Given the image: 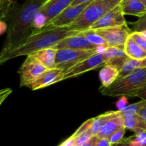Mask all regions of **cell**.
Instances as JSON below:
<instances>
[{"instance_id": "6da1fadb", "label": "cell", "mask_w": 146, "mask_h": 146, "mask_svg": "<svg viewBox=\"0 0 146 146\" xmlns=\"http://www.w3.org/2000/svg\"><path fill=\"white\" fill-rule=\"evenodd\" d=\"M46 0H25L24 4L14 5L3 21L8 24L5 42L1 52L14 48L33 33V20Z\"/></svg>"}, {"instance_id": "7a4b0ae2", "label": "cell", "mask_w": 146, "mask_h": 146, "mask_svg": "<svg viewBox=\"0 0 146 146\" xmlns=\"http://www.w3.org/2000/svg\"><path fill=\"white\" fill-rule=\"evenodd\" d=\"M79 31H73L68 27L52 28L46 27L30 34L24 42L14 48L0 53V64L20 56H27L44 49L53 47L60 40Z\"/></svg>"}, {"instance_id": "3957f363", "label": "cell", "mask_w": 146, "mask_h": 146, "mask_svg": "<svg viewBox=\"0 0 146 146\" xmlns=\"http://www.w3.org/2000/svg\"><path fill=\"white\" fill-rule=\"evenodd\" d=\"M146 86V67L135 70L123 78L117 80L107 88H100L103 95L120 97H136Z\"/></svg>"}, {"instance_id": "277c9868", "label": "cell", "mask_w": 146, "mask_h": 146, "mask_svg": "<svg viewBox=\"0 0 146 146\" xmlns=\"http://www.w3.org/2000/svg\"><path fill=\"white\" fill-rule=\"evenodd\" d=\"M120 4V2H103L95 0L91 2L78 18L68 27L73 31H81L88 29L108 11Z\"/></svg>"}, {"instance_id": "5b68a950", "label": "cell", "mask_w": 146, "mask_h": 146, "mask_svg": "<svg viewBox=\"0 0 146 146\" xmlns=\"http://www.w3.org/2000/svg\"><path fill=\"white\" fill-rule=\"evenodd\" d=\"M94 54H96L95 50H58L56 56L55 68L60 69L66 72Z\"/></svg>"}, {"instance_id": "8992f818", "label": "cell", "mask_w": 146, "mask_h": 146, "mask_svg": "<svg viewBox=\"0 0 146 146\" xmlns=\"http://www.w3.org/2000/svg\"><path fill=\"white\" fill-rule=\"evenodd\" d=\"M46 70L48 69L34 56L31 54L27 55L18 70L20 77V87H27Z\"/></svg>"}, {"instance_id": "52a82bcc", "label": "cell", "mask_w": 146, "mask_h": 146, "mask_svg": "<svg viewBox=\"0 0 146 146\" xmlns=\"http://www.w3.org/2000/svg\"><path fill=\"white\" fill-rule=\"evenodd\" d=\"M94 30L104 39L108 47L124 45L133 32L127 24Z\"/></svg>"}, {"instance_id": "ba28073f", "label": "cell", "mask_w": 146, "mask_h": 146, "mask_svg": "<svg viewBox=\"0 0 146 146\" xmlns=\"http://www.w3.org/2000/svg\"><path fill=\"white\" fill-rule=\"evenodd\" d=\"M106 64V62L104 60V56L96 53L64 72V80L76 77L91 70H96L98 67H103Z\"/></svg>"}, {"instance_id": "9c48e42d", "label": "cell", "mask_w": 146, "mask_h": 146, "mask_svg": "<svg viewBox=\"0 0 146 146\" xmlns=\"http://www.w3.org/2000/svg\"><path fill=\"white\" fill-rule=\"evenodd\" d=\"M91 2L84 3L78 5H71L65 10L60 13L58 16L53 19L48 23L46 27L52 28H64L71 25L78 16L84 11V10L91 4Z\"/></svg>"}, {"instance_id": "30bf717a", "label": "cell", "mask_w": 146, "mask_h": 146, "mask_svg": "<svg viewBox=\"0 0 146 146\" xmlns=\"http://www.w3.org/2000/svg\"><path fill=\"white\" fill-rule=\"evenodd\" d=\"M127 24L125 19V14L123 12L121 5L118 4L113 9L104 14L98 21L93 24L90 29H98L107 28V27H118V26Z\"/></svg>"}, {"instance_id": "8fae6325", "label": "cell", "mask_w": 146, "mask_h": 146, "mask_svg": "<svg viewBox=\"0 0 146 146\" xmlns=\"http://www.w3.org/2000/svg\"><path fill=\"white\" fill-rule=\"evenodd\" d=\"M97 46L86 40L80 32H77L72 35L68 36L60 40L53 48L55 50H64V49H71V50H95Z\"/></svg>"}, {"instance_id": "7c38bea8", "label": "cell", "mask_w": 146, "mask_h": 146, "mask_svg": "<svg viewBox=\"0 0 146 146\" xmlns=\"http://www.w3.org/2000/svg\"><path fill=\"white\" fill-rule=\"evenodd\" d=\"M64 72L58 68L48 69L27 87L32 90H38L64 80Z\"/></svg>"}, {"instance_id": "4fadbf2b", "label": "cell", "mask_w": 146, "mask_h": 146, "mask_svg": "<svg viewBox=\"0 0 146 146\" xmlns=\"http://www.w3.org/2000/svg\"><path fill=\"white\" fill-rule=\"evenodd\" d=\"M75 0H46L45 3L39 9V11L46 16L50 22L60 13L68 8Z\"/></svg>"}, {"instance_id": "5bb4252c", "label": "cell", "mask_w": 146, "mask_h": 146, "mask_svg": "<svg viewBox=\"0 0 146 146\" xmlns=\"http://www.w3.org/2000/svg\"><path fill=\"white\" fill-rule=\"evenodd\" d=\"M125 15L141 17L146 14V7L141 0H122L120 3Z\"/></svg>"}, {"instance_id": "9a60e30c", "label": "cell", "mask_w": 146, "mask_h": 146, "mask_svg": "<svg viewBox=\"0 0 146 146\" xmlns=\"http://www.w3.org/2000/svg\"><path fill=\"white\" fill-rule=\"evenodd\" d=\"M123 127H124L123 115L121 111V113L119 115L110 119L106 123V124L101 129L99 133L97 134V136L99 139L108 138L114 132Z\"/></svg>"}, {"instance_id": "2e32d148", "label": "cell", "mask_w": 146, "mask_h": 146, "mask_svg": "<svg viewBox=\"0 0 146 146\" xmlns=\"http://www.w3.org/2000/svg\"><path fill=\"white\" fill-rule=\"evenodd\" d=\"M120 70L111 64H106L99 72V79L101 82V88H107L118 78Z\"/></svg>"}, {"instance_id": "e0dca14e", "label": "cell", "mask_w": 146, "mask_h": 146, "mask_svg": "<svg viewBox=\"0 0 146 146\" xmlns=\"http://www.w3.org/2000/svg\"><path fill=\"white\" fill-rule=\"evenodd\" d=\"M57 50L53 47L44 49L31 54L47 69L55 68Z\"/></svg>"}, {"instance_id": "ac0fdd59", "label": "cell", "mask_w": 146, "mask_h": 146, "mask_svg": "<svg viewBox=\"0 0 146 146\" xmlns=\"http://www.w3.org/2000/svg\"><path fill=\"white\" fill-rule=\"evenodd\" d=\"M123 125L125 128L132 130L135 133L145 131L146 130V123L138 114L123 115Z\"/></svg>"}, {"instance_id": "d6986e66", "label": "cell", "mask_w": 146, "mask_h": 146, "mask_svg": "<svg viewBox=\"0 0 146 146\" xmlns=\"http://www.w3.org/2000/svg\"><path fill=\"white\" fill-rule=\"evenodd\" d=\"M124 50L129 58L134 60H143L146 58V51L138 45L130 36L124 44Z\"/></svg>"}, {"instance_id": "ffe728a7", "label": "cell", "mask_w": 146, "mask_h": 146, "mask_svg": "<svg viewBox=\"0 0 146 146\" xmlns=\"http://www.w3.org/2000/svg\"><path fill=\"white\" fill-rule=\"evenodd\" d=\"M144 67H146V58L143 60H134L128 57L120 71L118 80L126 77L135 70Z\"/></svg>"}, {"instance_id": "44dd1931", "label": "cell", "mask_w": 146, "mask_h": 146, "mask_svg": "<svg viewBox=\"0 0 146 146\" xmlns=\"http://www.w3.org/2000/svg\"><path fill=\"white\" fill-rule=\"evenodd\" d=\"M121 113L120 110H116V111H108L107 113L101 114L100 115L97 116L96 117H94V123H93L92 126H91V133H92L93 136L97 135L101 129L102 128L103 126L106 124L107 121L110 120V119L113 118L115 116L118 115Z\"/></svg>"}, {"instance_id": "7402d4cb", "label": "cell", "mask_w": 146, "mask_h": 146, "mask_svg": "<svg viewBox=\"0 0 146 146\" xmlns=\"http://www.w3.org/2000/svg\"><path fill=\"white\" fill-rule=\"evenodd\" d=\"M103 56H104L105 61L106 62V64H108V62L113 61V60L125 57L127 55L125 52V50H124V45H121L108 47L106 52Z\"/></svg>"}, {"instance_id": "603a6c76", "label": "cell", "mask_w": 146, "mask_h": 146, "mask_svg": "<svg viewBox=\"0 0 146 146\" xmlns=\"http://www.w3.org/2000/svg\"><path fill=\"white\" fill-rule=\"evenodd\" d=\"M79 32L88 41H89L90 42L92 43L94 45H107L104 39L101 36H100L99 34H97L95 30L92 29H88L84 30V31H79Z\"/></svg>"}, {"instance_id": "cb8c5ba5", "label": "cell", "mask_w": 146, "mask_h": 146, "mask_svg": "<svg viewBox=\"0 0 146 146\" xmlns=\"http://www.w3.org/2000/svg\"><path fill=\"white\" fill-rule=\"evenodd\" d=\"M48 21L46 16L38 11L33 20V32L41 30L48 24Z\"/></svg>"}, {"instance_id": "d4e9b609", "label": "cell", "mask_w": 146, "mask_h": 146, "mask_svg": "<svg viewBox=\"0 0 146 146\" xmlns=\"http://www.w3.org/2000/svg\"><path fill=\"white\" fill-rule=\"evenodd\" d=\"M130 146H146V132L135 133V135L127 138Z\"/></svg>"}, {"instance_id": "484cf974", "label": "cell", "mask_w": 146, "mask_h": 146, "mask_svg": "<svg viewBox=\"0 0 146 146\" xmlns=\"http://www.w3.org/2000/svg\"><path fill=\"white\" fill-rule=\"evenodd\" d=\"M16 3L12 0H0L1 20H4L9 15Z\"/></svg>"}, {"instance_id": "4316f807", "label": "cell", "mask_w": 146, "mask_h": 146, "mask_svg": "<svg viewBox=\"0 0 146 146\" xmlns=\"http://www.w3.org/2000/svg\"><path fill=\"white\" fill-rule=\"evenodd\" d=\"M125 127H123L119 128L118 130H117L116 131L114 132L109 137V140L111 141V143L113 144H115V143H119L121 142L123 139L124 138V135L125 133Z\"/></svg>"}, {"instance_id": "83f0119b", "label": "cell", "mask_w": 146, "mask_h": 146, "mask_svg": "<svg viewBox=\"0 0 146 146\" xmlns=\"http://www.w3.org/2000/svg\"><path fill=\"white\" fill-rule=\"evenodd\" d=\"M92 137L93 135L90 130L85 132V133H81L79 135L76 136V137H74L76 140V146H82L83 145L87 143Z\"/></svg>"}, {"instance_id": "f1b7e54d", "label": "cell", "mask_w": 146, "mask_h": 146, "mask_svg": "<svg viewBox=\"0 0 146 146\" xmlns=\"http://www.w3.org/2000/svg\"><path fill=\"white\" fill-rule=\"evenodd\" d=\"M130 37L137 43L139 46H141L145 51H146V38L141 34L140 31H134L131 34Z\"/></svg>"}, {"instance_id": "f546056e", "label": "cell", "mask_w": 146, "mask_h": 146, "mask_svg": "<svg viewBox=\"0 0 146 146\" xmlns=\"http://www.w3.org/2000/svg\"><path fill=\"white\" fill-rule=\"evenodd\" d=\"M143 102V100H141V101L138 102L130 104V105H128L125 110L121 111V113H122V114L123 115L129 114H138V111H139L141 106H142Z\"/></svg>"}, {"instance_id": "4dcf8cb0", "label": "cell", "mask_w": 146, "mask_h": 146, "mask_svg": "<svg viewBox=\"0 0 146 146\" xmlns=\"http://www.w3.org/2000/svg\"><path fill=\"white\" fill-rule=\"evenodd\" d=\"M94 118H90L88 119V120H87L86 121L84 122V123H83V124L81 125L78 129H77L76 131L72 135L74 136V137H76V136L79 135L81 134V133H85V132L89 130L90 129H91V126H92L93 123H94Z\"/></svg>"}, {"instance_id": "1f68e13d", "label": "cell", "mask_w": 146, "mask_h": 146, "mask_svg": "<svg viewBox=\"0 0 146 146\" xmlns=\"http://www.w3.org/2000/svg\"><path fill=\"white\" fill-rule=\"evenodd\" d=\"M133 27L135 31H141L143 29H146V14L143 17H139L138 21L133 23Z\"/></svg>"}, {"instance_id": "d6a6232c", "label": "cell", "mask_w": 146, "mask_h": 146, "mask_svg": "<svg viewBox=\"0 0 146 146\" xmlns=\"http://www.w3.org/2000/svg\"><path fill=\"white\" fill-rule=\"evenodd\" d=\"M115 106L118 108V110H120V111H123V110H125L128 106V100L127 97L122 96V97H120L115 103Z\"/></svg>"}, {"instance_id": "836d02e7", "label": "cell", "mask_w": 146, "mask_h": 146, "mask_svg": "<svg viewBox=\"0 0 146 146\" xmlns=\"http://www.w3.org/2000/svg\"><path fill=\"white\" fill-rule=\"evenodd\" d=\"M59 146H76L75 137L73 135H71V137L67 138L66 140H64L62 143H61Z\"/></svg>"}, {"instance_id": "e575fe53", "label": "cell", "mask_w": 146, "mask_h": 146, "mask_svg": "<svg viewBox=\"0 0 146 146\" xmlns=\"http://www.w3.org/2000/svg\"><path fill=\"white\" fill-rule=\"evenodd\" d=\"M138 115H139L143 119L144 121L146 123V102L143 101L141 109H140L139 111H138Z\"/></svg>"}, {"instance_id": "d590c367", "label": "cell", "mask_w": 146, "mask_h": 146, "mask_svg": "<svg viewBox=\"0 0 146 146\" xmlns=\"http://www.w3.org/2000/svg\"><path fill=\"white\" fill-rule=\"evenodd\" d=\"M99 140V138L98 137L97 135H94L88 140L87 143H86L85 144L83 145L82 146H96V145L97 143L98 142Z\"/></svg>"}, {"instance_id": "8d00e7d4", "label": "cell", "mask_w": 146, "mask_h": 146, "mask_svg": "<svg viewBox=\"0 0 146 146\" xmlns=\"http://www.w3.org/2000/svg\"><path fill=\"white\" fill-rule=\"evenodd\" d=\"M96 146H112V143L108 138L99 139Z\"/></svg>"}, {"instance_id": "74e56055", "label": "cell", "mask_w": 146, "mask_h": 146, "mask_svg": "<svg viewBox=\"0 0 146 146\" xmlns=\"http://www.w3.org/2000/svg\"><path fill=\"white\" fill-rule=\"evenodd\" d=\"M107 48H108V46L107 45H98L97 46L96 48L95 49L96 53V54H101V55H104L105 54V52H106Z\"/></svg>"}, {"instance_id": "f35d334b", "label": "cell", "mask_w": 146, "mask_h": 146, "mask_svg": "<svg viewBox=\"0 0 146 146\" xmlns=\"http://www.w3.org/2000/svg\"><path fill=\"white\" fill-rule=\"evenodd\" d=\"M7 29H8V24L6 21L1 20L0 21V33L3 34L4 32H7Z\"/></svg>"}, {"instance_id": "ab89813d", "label": "cell", "mask_w": 146, "mask_h": 146, "mask_svg": "<svg viewBox=\"0 0 146 146\" xmlns=\"http://www.w3.org/2000/svg\"><path fill=\"white\" fill-rule=\"evenodd\" d=\"M136 97L141 98V100H143V101L146 102V86L137 94Z\"/></svg>"}, {"instance_id": "60d3db41", "label": "cell", "mask_w": 146, "mask_h": 146, "mask_svg": "<svg viewBox=\"0 0 146 146\" xmlns=\"http://www.w3.org/2000/svg\"><path fill=\"white\" fill-rule=\"evenodd\" d=\"M112 146H130V145L129 143H128L127 138H123L121 142H119V143L113 144Z\"/></svg>"}, {"instance_id": "b9f144b4", "label": "cell", "mask_w": 146, "mask_h": 146, "mask_svg": "<svg viewBox=\"0 0 146 146\" xmlns=\"http://www.w3.org/2000/svg\"><path fill=\"white\" fill-rule=\"evenodd\" d=\"M94 1H95V0H75V1L72 3L71 5H78V4H84V3L93 2Z\"/></svg>"}, {"instance_id": "7bdbcfd3", "label": "cell", "mask_w": 146, "mask_h": 146, "mask_svg": "<svg viewBox=\"0 0 146 146\" xmlns=\"http://www.w3.org/2000/svg\"><path fill=\"white\" fill-rule=\"evenodd\" d=\"M97 1H103V2H115V1H117V2L121 3L122 0H97Z\"/></svg>"}, {"instance_id": "ee69618b", "label": "cell", "mask_w": 146, "mask_h": 146, "mask_svg": "<svg viewBox=\"0 0 146 146\" xmlns=\"http://www.w3.org/2000/svg\"><path fill=\"white\" fill-rule=\"evenodd\" d=\"M140 32L141 33V34H142V35L144 37H145V38H146V29L142 30V31H141Z\"/></svg>"}, {"instance_id": "f6af8a7d", "label": "cell", "mask_w": 146, "mask_h": 146, "mask_svg": "<svg viewBox=\"0 0 146 146\" xmlns=\"http://www.w3.org/2000/svg\"><path fill=\"white\" fill-rule=\"evenodd\" d=\"M144 4H145V7H146V0H144Z\"/></svg>"}, {"instance_id": "bcb514c9", "label": "cell", "mask_w": 146, "mask_h": 146, "mask_svg": "<svg viewBox=\"0 0 146 146\" xmlns=\"http://www.w3.org/2000/svg\"><path fill=\"white\" fill-rule=\"evenodd\" d=\"M141 1H144V0H141Z\"/></svg>"}, {"instance_id": "7dc6e473", "label": "cell", "mask_w": 146, "mask_h": 146, "mask_svg": "<svg viewBox=\"0 0 146 146\" xmlns=\"http://www.w3.org/2000/svg\"><path fill=\"white\" fill-rule=\"evenodd\" d=\"M58 146H59V145H58Z\"/></svg>"}, {"instance_id": "c3c4849f", "label": "cell", "mask_w": 146, "mask_h": 146, "mask_svg": "<svg viewBox=\"0 0 146 146\" xmlns=\"http://www.w3.org/2000/svg\"><path fill=\"white\" fill-rule=\"evenodd\" d=\"M145 132H146V130H145Z\"/></svg>"}]
</instances>
